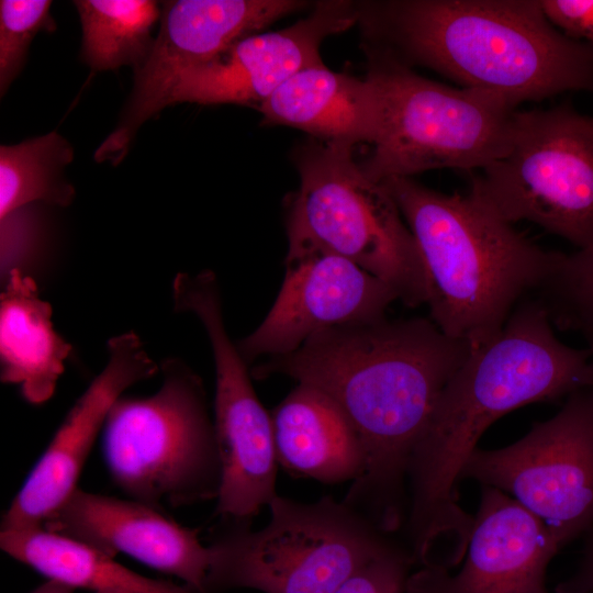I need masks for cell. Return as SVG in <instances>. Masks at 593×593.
Here are the masks:
<instances>
[{
    "label": "cell",
    "mask_w": 593,
    "mask_h": 593,
    "mask_svg": "<svg viewBox=\"0 0 593 593\" xmlns=\"http://www.w3.org/2000/svg\"><path fill=\"white\" fill-rule=\"evenodd\" d=\"M0 296V379L31 404L54 394L71 346L55 331L52 307L33 277L11 272Z\"/></svg>",
    "instance_id": "obj_20"
},
{
    "label": "cell",
    "mask_w": 593,
    "mask_h": 593,
    "mask_svg": "<svg viewBox=\"0 0 593 593\" xmlns=\"http://www.w3.org/2000/svg\"><path fill=\"white\" fill-rule=\"evenodd\" d=\"M0 547L49 580L92 593H200L142 575L113 557L45 527L1 529Z\"/></svg>",
    "instance_id": "obj_21"
},
{
    "label": "cell",
    "mask_w": 593,
    "mask_h": 593,
    "mask_svg": "<svg viewBox=\"0 0 593 593\" xmlns=\"http://www.w3.org/2000/svg\"><path fill=\"white\" fill-rule=\"evenodd\" d=\"M306 7L298 0H177L164 5L161 25L118 127L94 153L120 163L138 127L166 105L182 74L216 58L236 42Z\"/></svg>",
    "instance_id": "obj_12"
},
{
    "label": "cell",
    "mask_w": 593,
    "mask_h": 593,
    "mask_svg": "<svg viewBox=\"0 0 593 593\" xmlns=\"http://www.w3.org/2000/svg\"><path fill=\"white\" fill-rule=\"evenodd\" d=\"M545 305L523 300L502 329L471 348L445 384L406 471L404 545L414 559H459L473 517L457 499L460 472L486 428L523 405L593 387L589 348L562 343Z\"/></svg>",
    "instance_id": "obj_2"
},
{
    "label": "cell",
    "mask_w": 593,
    "mask_h": 593,
    "mask_svg": "<svg viewBox=\"0 0 593 593\" xmlns=\"http://www.w3.org/2000/svg\"><path fill=\"white\" fill-rule=\"evenodd\" d=\"M159 372L133 332L108 340V360L77 399L5 511L1 529L43 527L75 492L92 446L115 401Z\"/></svg>",
    "instance_id": "obj_14"
},
{
    "label": "cell",
    "mask_w": 593,
    "mask_h": 593,
    "mask_svg": "<svg viewBox=\"0 0 593 593\" xmlns=\"http://www.w3.org/2000/svg\"><path fill=\"white\" fill-rule=\"evenodd\" d=\"M74 149L53 131L16 145L0 147V217L35 202L67 206L75 197L64 169Z\"/></svg>",
    "instance_id": "obj_23"
},
{
    "label": "cell",
    "mask_w": 593,
    "mask_h": 593,
    "mask_svg": "<svg viewBox=\"0 0 593 593\" xmlns=\"http://www.w3.org/2000/svg\"><path fill=\"white\" fill-rule=\"evenodd\" d=\"M381 183L414 236L425 304L447 336L472 348L483 344L550 275L557 251L542 249L469 193L445 194L409 177Z\"/></svg>",
    "instance_id": "obj_4"
},
{
    "label": "cell",
    "mask_w": 593,
    "mask_h": 593,
    "mask_svg": "<svg viewBox=\"0 0 593 593\" xmlns=\"http://www.w3.org/2000/svg\"><path fill=\"white\" fill-rule=\"evenodd\" d=\"M588 342V348L591 353L592 366H593V335L585 337Z\"/></svg>",
    "instance_id": "obj_31"
},
{
    "label": "cell",
    "mask_w": 593,
    "mask_h": 593,
    "mask_svg": "<svg viewBox=\"0 0 593 593\" xmlns=\"http://www.w3.org/2000/svg\"><path fill=\"white\" fill-rule=\"evenodd\" d=\"M292 156L300 187L288 212V249L339 256L384 281L405 305L425 304L414 236L390 192L355 161L353 146L312 137Z\"/></svg>",
    "instance_id": "obj_7"
},
{
    "label": "cell",
    "mask_w": 593,
    "mask_h": 593,
    "mask_svg": "<svg viewBox=\"0 0 593 593\" xmlns=\"http://www.w3.org/2000/svg\"><path fill=\"white\" fill-rule=\"evenodd\" d=\"M271 421L278 465L289 474L325 484L351 483L361 474L359 436L320 390L298 383L273 409Z\"/></svg>",
    "instance_id": "obj_18"
},
{
    "label": "cell",
    "mask_w": 593,
    "mask_h": 593,
    "mask_svg": "<svg viewBox=\"0 0 593 593\" xmlns=\"http://www.w3.org/2000/svg\"><path fill=\"white\" fill-rule=\"evenodd\" d=\"M358 21V2L318 1L295 24L242 38L211 61L182 74L169 104L237 103L259 109L291 76L323 65L322 42Z\"/></svg>",
    "instance_id": "obj_15"
},
{
    "label": "cell",
    "mask_w": 593,
    "mask_h": 593,
    "mask_svg": "<svg viewBox=\"0 0 593 593\" xmlns=\"http://www.w3.org/2000/svg\"><path fill=\"white\" fill-rule=\"evenodd\" d=\"M590 120H591V125H592V127H593V118H590Z\"/></svg>",
    "instance_id": "obj_32"
},
{
    "label": "cell",
    "mask_w": 593,
    "mask_h": 593,
    "mask_svg": "<svg viewBox=\"0 0 593 593\" xmlns=\"http://www.w3.org/2000/svg\"><path fill=\"white\" fill-rule=\"evenodd\" d=\"M537 294L558 328L593 335V244L572 254L557 251Z\"/></svg>",
    "instance_id": "obj_24"
},
{
    "label": "cell",
    "mask_w": 593,
    "mask_h": 593,
    "mask_svg": "<svg viewBox=\"0 0 593 593\" xmlns=\"http://www.w3.org/2000/svg\"><path fill=\"white\" fill-rule=\"evenodd\" d=\"M159 371L155 393L122 395L109 411L102 429L109 474L130 499L160 511L216 500L221 462L203 382L176 357Z\"/></svg>",
    "instance_id": "obj_8"
},
{
    "label": "cell",
    "mask_w": 593,
    "mask_h": 593,
    "mask_svg": "<svg viewBox=\"0 0 593 593\" xmlns=\"http://www.w3.org/2000/svg\"><path fill=\"white\" fill-rule=\"evenodd\" d=\"M413 564L411 552L395 542L358 569L336 593H405Z\"/></svg>",
    "instance_id": "obj_27"
},
{
    "label": "cell",
    "mask_w": 593,
    "mask_h": 593,
    "mask_svg": "<svg viewBox=\"0 0 593 593\" xmlns=\"http://www.w3.org/2000/svg\"><path fill=\"white\" fill-rule=\"evenodd\" d=\"M538 517L562 548L593 529V387L504 448H477L460 472Z\"/></svg>",
    "instance_id": "obj_11"
},
{
    "label": "cell",
    "mask_w": 593,
    "mask_h": 593,
    "mask_svg": "<svg viewBox=\"0 0 593 593\" xmlns=\"http://www.w3.org/2000/svg\"><path fill=\"white\" fill-rule=\"evenodd\" d=\"M425 317L331 328L251 376H283L332 399L361 441L365 466L343 503L383 534L401 529L406 471L439 395L471 350Z\"/></svg>",
    "instance_id": "obj_1"
},
{
    "label": "cell",
    "mask_w": 593,
    "mask_h": 593,
    "mask_svg": "<svg viewBox=\"0 0 593 593\" xmlns=\"http://www.w3.org/2000/svg\"><path fill=\"white\" fill-rule=\"evenodd\" d=\"M367 44L514 105L593 92V46L557 29L540 0L358 3Z\"/></svg>",
    "instance_id": "obj_3"
},
{
    "label": "cell",
    "mask_w": 593,
    "mask_h": 593,
    "mask_svg": "<svg viewBox=\"0 0 593 593\" xmlns=\"http://www.w3.org/2000/svg\"><path fill=\"white\" fill-rule=\"evenodd\" d=\"M378 103V128L366 175L381 182L427 170H481L511 146L516 105L484 90L424 78L394 56L366 44Z\"/></svg>",
    "instance_id": "obj_5"
},
{
    "label": "cell",
    "mask_w": 593,
    "mask_h": 593,
    "mask_svg": "<svg viewBox=\"0 0 593 593\" xmlns=\"http://www.w3.org/2000/svg\"><path fill=\"white\" fill-rule=\"evenodd\" d=\"M540 3L557 29L593 46V0H540Z\"/></svg>",
    "instance_id": "obj_28"
},
{
    "label": "cell",
    "mask_w": 593,
    "mask_h": 593,
    "mask_svg": "<svg viewBox=\"0 0 593 593\" xmlns=\"http://www.w3.org/2000/svg\"><path fill=\"white\" fill-rule=\"evenodd\" d=\"M560 549L538 517L483 485L462 567L421 566L405 593H547V567Z\"/></svg>",
    "instance_id": "obj_16"
},
{
    "label": "cell",
    "mask_w": 593,
    "mask_h": 593,
    "mask_svg": "<svg viewBox=\"0 0 593 593\" xmlns=\"http://www.w3.org/2000/svg\"><path fill=\"white\" fill-rule=\"evenodd\" d=\"M44 244V222L34 204L19 208L0 217L2 280L13 271L31 276L29 270L37 266Z\"/></svg>",
    "instance_id": "obj_26"
},
{
    "label": "cell",
    "mask_w": 593,
    "mask_h": 593,
    "mask_svg": "<svg viewBox=\"0 0 593 593\" xmlns=\"http://www.w3.org/2000/svg\"><path fill=\"white\" fill-rule=\"evenodd\" d=\"M556 593H593V529L585 541L579 567L556 586Z\"/></svg>",
    "instance_id": "obj_29"
},
{
    "label": "cell",
    "mask_w": 593,
    "mask_h": 593,
    "mask_svg": "<svg viewBox=\"0 0 593 593\" xmlns=\"http://www.w3.org/2000/svg\"><path fill=\"white\" fill-rule=\"evenodd\" d=\"M269 522L222 518L212 535L204 593H336L363 564L396 541L342 502L303 503L277 495Z\"/></svg>",
    "instance_id": "obj_6"
},
{
    "label": "cell",
    "mask_w": 593,
    "mask_h": 593,
    "mask_svg": "<svg viewBox=\"0 0 593 593\" xmlns=\"http://www.w3.org/2000/svg\"><path fill=\"white\" fill-rule=\"evenodd\" d=\"M172 301L176 311L198 317L213 355V423L221 462L215 514L251 522L278 495L271 414L259 401L248 363L227 334L214 272H179L172 282Z\"/></svg>",
    "instance_id": "obj_10"
},
{
    "label": "cell",
    "mask_w": 593,
    "mask_h": 593,
    "mask_svg": "<svg viewBox=\"0 0 593 593\" xmlns=\"http://www.w3.org/2000/svg\"><path fill=\"white\" fill-rule=\"evenodd\" d=\"M399 300L384 281L317 249H288L280 291L259 326L236 346L247 363L298 350L321 332L380 320Z\"/></svg>",
    "instance_id": "obj_13"
},
{
    "label": "cell",
    "mask_w": 593,
    "mask_h": 593,
    "mask_svg": "<svg viewBox=\"0 0 593 593\" xmlns=\"http://www.w3.org/2000/svg\"><path fill=\"white\" fill-rule=\"evenodd\" d=\"M82 26V58L93 70L138 68L154 41L159 10L149 0H77Z\"/></svg>",
    "instance_id": "obj_22"
},
{
    "label": "cell",
    "mask_w": 593,
    "mask_h": 593,
    "mask_svg": "<svg viewBox=\"0 0 593 593\" xmlns=\"http://www.w3.org/2000/svg\"><path fill=\"white\" fill-rule=\"evenodd\" d=\"M75 589L56 580L47 579L31 593H74Z\"/></svg>",
    "instance_id": "obj_30"
},
{
    "label": "cell",
    "mask_w": 593,
    "mask_h": 593,
    "mask_svg": "<svg viewBox=\"0 0 593 593\" xmlns=\"http://www.w3.org/2000/svg\"><path fill=\"white\" fill-rule=\"evenodd\" d=\"M258 110L262 125L290 126L320 141L354 147L372 144L377 135L378 103L371 82L324 64L291 76Z\"/></svg>",
    "instance_id": "obj_19"
},
{
    "label": "cell",
    "mask_w": 593,
    "mask_h": 593,
    "mask_svg": "<svg viewBox=\"0 0 593 593\" xmlns=\"http://www.w3.org/2000/svg\"><path fill=\"white\" fill-rule=\"evenodd\" d=\"M43 527L113 558L127 555L204 593L209 548L200 529L179 525L154 506L77 488Z\"/></svg>",
    "instance_id": "obj_17"
},
{
    "label": "cell",
    "mask_w": 593,
    "mask_h": 593,
    "mask_svg": "<svg viewBox=\"0 0 593 593\" xmlns=\"http://www.w3.org/2000/svg\"><path fill=\"white\" fill-rule=\"evenodd\" d=\"M52 1H0V92L5 93L20 74L29 46L36 33L54 32Z\"/></svg>",
    "instance_id": "obj_25"
},
{
    "label": "cell",
    "mask_w": 593,
    "mask_h": 593,
    "mask_svg": "<svg viewBox=\"0 0 593 593\" xmlns=\"http://www.w3.org/2000/svg\"><path fill=\"white\" fill-rule=\"evenodd\" d=\"M469 194L499 219L532 222L578 248L593 244V127L568 105L517 111L506 154Z\"/></svg>",
    "instance_id": "obj_9"
}]
</instances>
